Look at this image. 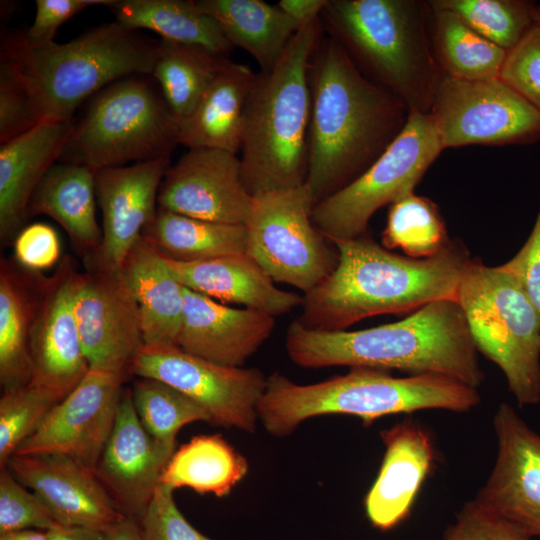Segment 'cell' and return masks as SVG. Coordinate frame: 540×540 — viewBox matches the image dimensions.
Instances as JSON below:
<instances>
[{
    "instance_id": "1",
    "label": "cell",
    "mask_w": 540,
    "mask_h": 540,
    "mask_svg": "<svg viewBox=\"0 0 540 540\" xmlns=\"http://www.w3.org/2000/svg\"><path fill=\"white\" fill-rule=\"evenodd\" d=\"M309 83L304 185L316 205L362 175L400 134L410 111L367 78L324 31L310 59Z\"/></svg>"
},
{
    "instance_id": "2",
    "label": "cell",
    "mask_w": 540,
    "mask_h": 540,
    "mask_svg": "<svg viewBox=\"0 0 540 540\" xmlns=\"http://www.w3.org/2000/svg\"><path fill=\"white\" fill-rule=\"evenodd\" d=\"M335 269L303 296L297 319L309 329L343 331L366 318L418 310L439 300H455L471 260L460 239L435 255L415 259L395 254L366 234L331 241Z\"/></svg>"
},
{
    "instance_id": "3",
    "label": "cell",
    "mask_w": 540,
    "mask_h": 540,
    "mask_svg": "<svg viewBox=\"0 0 540 540\" xmlns=\"http://www.w3.org/2000/svg\"><path fill=\"white\" fill-rule=\"evenodd\" d=\"M285 347L303 368L348 366L456 378L478 388L484 381L477 348L455 300H439L400 321L356 331H319L294 320Z\"/></svg>"
},
{
    "instance_id": "4",
    "label": "cell",
    "mask_w": 540,
    "mask_h": 540,
    "mask_svg": "<svg viewBox=\"0 0 540 540\" xmlns=\"http://www.w3.org/2000/svg\"><path fill=\"white\" fill-rule=\"evenodd\" d=\"M158 44L115 20L66 43H34L23 31L5 33L0 57L24 83L39 122L66 121L110 83L151 75Z\"/></svg>"
},
{
    "instance_id": "5",
    "label": "cell",
    "mask_w": 540,
    "mask_h": 540,
    "mask_svg": "<svg viewBox=\"0 0 540 540\" xmlns=\"http://www.w3.org/2000/svg\"><path fill=\"white\" fill-rule=\"evenodd\" d=\"M480 401L478 388L441 374L394 377L388 370L355 367L302 385L274 372L267 377L257 415L269 434L284 437L321 415L356 416L369 425L380 417L425 409L468 412Z\"/></svg>"
},
{
    "instance_id": "6",
    "label": "cell",
    "mask_w": 540,
    "mask_h": 540,
    "mask_svg": "<svg viewBox=\"0 0 540 540\" xmlns=\"http://www.w3.org/2000/svg\"><path fill=\"white\" fill-rule=\"evenodd\" d=\"M322 33L319 17L296 32L271 70L256 74L239 151L243 181L251 196L305 184L311 119L309 64Z\"/></svg>"
},
{
    "instance_id": "7",
    "label": "cell",
    "mask_w": 540,
    "mask_h": 540,
    "mask_svg": "<svg viewBox=\"0 0 540 540\" xmlns=\"http://www.w3.org/2000/svg\"><path fill=\"white\" fill-rule=\"evenodd\" d=\"M429 1L327 0L323 31L371 81L409 111L429 114L443 73L430 37Z\"/></svg>"
},
{
    "instance_id": "8",
    "label": "cell",
    "mask_w": 540,
    "mask_h": 540,
    "mask_svg": "<svg viewBox=\"0 0 540 540\" xmlns=\"http://www.w3.org/2000/svg\"><path fill=\"white\" fill-rule=\"evenodd\" d=\"M80 109L59 162L122 167L171 156L179 144V121L151 75L116 80Z\"/></svg>"
},
{
    "instance_id": "9",
    "label": "cell",
    "mask_w": 540,
    "mask_h": 540,
    "mask_svg": "<svg viewBox=\"0 0 540 540\" xmlns=\"http://www.w3.org/2000/svg\"><path fill=\"white\" fill-rule=\"evenodd\" d=\"M456 302L477 350L502 370L518 405L539 403L540 317L519 280L471 258Z\"/></svg>"
},
{
    "instance_id": "10",
    "label": "cell",
    "mask_w": 540,
    "mask_h": 540,
    "mask_svg": "<svg viewBox=\"0 0 540 540\" xmlns=\"http://www.w3.org/2000/svg\"><path fill=\"white\" fill-rule=\"evenodd\" d=\"M442 150L430 113L410 111L400 134L362 175L314 206L313 224L329 241L366 234L375 212L414 192Z\"/></svg>"
},
{
    "instance_id": "11",
    "label": "cell",
    "mask_w": 540,
    "mask_h": 540,
    "mask_svg": "<svg viewBox=\"0 0 540 540\" xmlns=\"http://www.w3.org/2000/svg\"><path fill=\"white\" fill-rule=\"evenodd\" d=\"M315 203L305 185L252 197L246 253L273 281L307 293L336 267L338 252L313 224Z\"/></svg>"
},
{
    "instance_id": "12",
    "label": "cell",
    "mask_w": 540,
    "mask_h": 540,
    "mask_svg": "<svg viewBox=\"0 0 540 540\" xmlns=\"http://www.w3.org/2000/svg\"><path fill=\"white\" fill-rule=\"evenodd\" d=\"M430 115L443 149L540 139V111L499 78L468 81L443 74Z\"/></svg>"
},
{
    "instance_id": "13",
    "label": "cell",
    "mask_w": 540,
    "mask_h": 540,
    "mask_svg": "<svg viewBox=\"0 0 540 540\" xmlns=\"http://www.w3.org/2000/svg\"><path fill=\"white\" fill-rule=\"evenodd\" d=\"M129 374L164 382L200 404L211 424L254 433L267 377L257 368L228 367L177 345L144 344Z\"/></svg>"
},
{
    "instance_id": "14",
    "label": "cell",
    "mask_w": 540,
    "mask_h": 540,
    "mask_svg": "<svg viewBox=\"0 0 540 540\" xmlns=\"http://www.w3.org/2000/svg\"><path fill=\"white\" fill-rule=\"evenodd\" d=\"M86 268L78 277L74 313L89 368L130 375L144 346L135 296L121 269Z\"/></svg>"
},
{
    "instance_id": "15",
    "label": "cell",
    "mask_w": 540,
    "mask_h": 540,
    "mask_svg": "<svg viewBox=\"0 0 540 540\" xmlns=\"http://www.w3.org/2000/svg\"><path fill=\"white\" fill-rule=\"evenodd\" d=\"M127 375L89 368L14 455L59 454L96 471L116 420Z\"/></svg>"
},
{
    "instance_id": "16",
    "label": "cell",
    "mask_w": 540,
    "mask_h": 540,
    "mask_svg": "<svg viewBox=\"0 0 540 540\" xmlns=\"http://www.w3.org/2000/svg\"><path fill=\"white\" fill-rule=\"evenodd\" d=\"M237 153L213 148L188 149L168 168L158 207L188 217L245 224L252 203Z\"/></svg>"
},
{
    "instance_id": "17",
    "label": "cell",
    "mask_w": 540,
    "mask_h": 540,
    "mask_svg": "<svg viewBox=\"0 0 540 540\" xmlns=\"http://www.w3.org/2000/svg\"><path fill=\"white\" fill-rule=\"evenodd\" d=\"M497 456L475 499L540 537V434L508 403L493 417Z\"/></svg>"
},
{
    "instance_id": "18",
    "label": "cell",
    "mask_w": 540,
    "mask_h": 540,
    "mask_svg": "<svg viewBox=\"0 0 540 540\" xmlns=\"http://www.w3.org/2000/svg\"><path fill=\"white\" fill-rule=\"evenodd\" d=\"M170 156L95 171L97 203L102 212V241L86 267L120 269L128 253L154 220L157 197Z\"/></svg>"
},
{
    "instance_id": "19",
    "label": "cell",
    "mask_w": 540,
    "mask_h": 540,
    "mask_svg": "<svg viewBox=\"0 0 540 540\" xmlns=\"http://www.w3.org/2000/svg\"><path fill=\"white\" fill-rule=\"evenodd\" d=\"M79 274L70 256L60 260L48 279L31 340L30 383L59 401L89 371L74 313Z\"/></svg>"
},
{
    "instance_id": "20",
    "label": "cell",
    "mask_w": 540,
    "mask_h": 540,
    "mask_svg": "<svg viewBox=\"0 0 540 540\" xmlns=\"http://www.w3.org/2000/svg\"><path fill=\"white\" fill-rule=\"evenodd\" d=\"M5 467L42 499L63 526L106 532L126 517L96 471L71 457L13 455Z\"/></svg>"
},
{
    "instance_id": "21",
    "label": "cell",
    "mask_w": 540,
    "mask_h": 540,
    "mask_svg": "<svg viewBox=\"0 0 540 540\" xmlns=\"http://www.w3.org/2000/svg\"><path fill=\"white\" fill-rule=\"evenodd\" d=\"M175 450L146 431L125 387L96 473L126 517L141 519Z\"/></svg>"
},
{
    "instance_id": "22",
    "label": "cell",
    "mask_w": 540,
    "mask_h": 540,
    "mask_svg": "<svg viewBox=\"0 0 540 540\" xmlns=\"http://www.w3.org/2000/svg\"><path fill=\"white\" fill-rule=\"evenodd\" d=\"M380 436L385 453L364 506L372 526L388 531L409 515L436 453L430 432L412 418L381 430Z\"/></svg>"
},
{
    "instance_id": "23",
    "label": "cell",
    "mask_w": 540,
    "mask_h": 540,
    "mask_svg": "<svg viewBox=\"0 0 540 540\" xmlns=\"http://www.w3.org/2000/svg\"><path fill=\"white\" fill-rule=\"evenodd\" d=\"M274 326L275 317L270 314L232 308L184 287L183 319L176 345L202 359L242 367L270 337Z\"/></svg>"
},
{
    "instance_id": "24",
    "label": "cell",
    "mask_w": 540,
    "mask_h": 540,
    "mask_svg": "<svg viewBox=\"0 0 540 540\" xmlns=\"http://www.w3.org/2000/svg\"><path fill=\"white\" fill-rule=\"evenodd\" d=\"M72 120H45L0 146V239L12 243L27 220L30 198L58 161Z\"/></svg>"
},
{
    "instance_id": "25",
    "label": "cell",
    "mask_w": 540,
    "mask_h": 540,
    "mask_svg": "<svg viewBox=\"0 0 540 540\" xmlns=\"http://www.w3.org/2000/svg\"><path fill=\"white\" fill-rule=\"evenodd\" d=\"M162 256L182 286L214 300L244 305L274 317L302 305L303 296L277 288L247 253L195 262Z\"/></svg>"
},
{
    "instance_id": "26",
    "label": "cell",
    "mask_w": 540,
    "mask_h": 540,
    "mask_svg": "<svg viewBox=\"0 0 540 540\" xmlns=\"http://www.w3.org/2000/svg\"><path fill=\"white\" fill-rule=\"evenodd\" d=\"M49 277L0 262V384L3 390L30 383L31 340Z\"/></svg>"
},
{
    "instance_id": "27",
    "label": "cell",
    "mask_w": 540,
    "mask_h": 540,
    "mask_svg": "<svg viewBox=\"0 0 540 540\" xmlns=\"http://www.w3.org/2000/svg\"><path fill=\"white\" fill-rule=\"evenodd\" d=\"M95 171L57 161L34 190L26 212L27 219L46 215L61 225L84 261L97 253L102 241L96 218Z\"/></svg>"
},
{
    "instance_id": "28",
    "label": "cell",
    "mask_w": 540,
    "mask_h": 540,
    "mask_svg": "<svg viewBox=\"0 0 540 540\" xmlns=\"http://www.w3.org/2000/svg\"><path fill=\"white\" fill-rule=\"evenodd\" d=\"M256 74L249 66L228 60L194 111L179 122V144L239 154L245 108Z\"/></svg>"
},
{
    "instance_id": "29",
    "label": "cell",
    "mask_w": 540,
    "mask_h": 540,
    "mask_svg": "<svg viewBox=\"0 0 540 540\" xmlns=\"http://www.w3.org/2000/svg\"><path fill=\"white\" fill-rule=\"evenodd\" d=\"M121 271L138 304L144 344L176 345L184 311V287L161 253L143 236Z\"/></svg>"
},
{
    "instance_id": "30",
    "label": "cell",
    "mask_w": 540,
    "mask_h": 540,
    "mask_svg": "<svg viewBox=\"0 0 540 540\" xmlns=\"http://www.w3.org/2000/svg\"><path fill=\"white\" fill-rule=\"evenodd\" d=\"M232 47L249 53L261 71L273 68L299 26L278 5L262 0H199Z\"/></svg>"
},
{
    "instance_id": "31",
    "label": "cell",
    "mask_w": 540,
    "mask_h": 540,
    "mask_svg": "<svg viewBox=\"0 0 540 540\" xmlns=\"http://www.w3.org/2000/svg\"><path fill=\"white\" fill-rule=\"evenodd\" d=\"M108 7L115 20L130 29H148L161 39L203 47L225 57L233 49L216 20L197 1L113 0Z\"/></svg>"
},
{
    "instance_id": "32",
    "label": "cell",
    "mask_w": 540,
    "mask_h": 540,
    "mask_svg": "<svg viewBox=\"0 0 540 540\" xmlns=\"http://www.w3.org/2000/svg\"><path fill=\"white\" fill-rule=\"evenodd\" d=\"M246 458L222 435H198L175 450L160 485L189 488L200 494L228 496L247 474Z\"/></svg>"
},
{
    "instance_id": "33",
    "label": "cell",
    "mask_w": 540,
    "mask_h": 540,
    "mask_svg": "<svg viewBox=\"0 0 540 540\" xmlns=\"http://www.w3.org/2000/svg\"><path fill=\"white\" fill-rule=\"evenodd\" d=\"M142 236L165 257L182 262L246 253L244 224L192 218L160 207Z\"/></svg>"
},
{
    "instance_id": "34",
    "label": "cell",
    "mask_w": 540,
    "mask_h": 540,
    "mask_svg": "<svg viewBox=\"0 0 540 540\" xmlns=\"http://www.w3.org/2000/svg\"><path fill=\"white\" fill-rule=\"evenodd\" d=\"M430 37L442 73L478 81L497 79L507 51L490 42L455 13L430 1Z\"/></svg>"
},
{
    "instance_id": "35",
    "label": "cell",
    "mask_w": 540,
    "mask_h": 540,
    "mask_svg": "<svg viewBox=\"0 0 540 540\" xmlns=\"http://www.w3.org/2000/svg\"><path fill=\"white\" fill-rule=\"evenodd\" d=\"M228 60L203 47L159 39L151 76L179 122L194 111Z\"/></svg>"
},
{
    "instance_id": "36",
    "label": "cell",
    "mask_w": 540,
    "mask_h": 540,
    "mask_svg": "<svg viewBox=\"0 0 540 540\" xmlns=\"http://www.w3.org/2000/svg\"><path fill=\"white\" fill-rule=\"evenodd\" d=\"M449 240L439 207L429 198L412 192L391 204L382 233L386 249L399 248L410 258L422 259L438 253Z\"/></svg>"
},
{
    "instance_id": "37",
    "label": "cell",
    "mask_w": 540,
    "mask_h": 540,
    "mask_svg": "<svg viewBox=\"0 0 540 540\" xmlns=\"http://www.w3.org/2000/svg\"><path fill=\"white\" fill-rule=\"evenodd\" d=\"M137 416L155 439L176 445V435L196 421L211 424L209 413L196 401L159 380L138 378L131 388Z\"/></svg>"
},
{
    "instance_id": "38",
    "label": "cell",
    "mask_w": 540,
    "mask_h": 540,
    "mask_svg": "<svg viewBox=\"0 0 540 540\" xmlns=\"http://www.w3.org/2000/svg\"><path fill=\"white\" fill-rule=\"evenodd\" d=\"M478 34L508 51L535 25L536 4L520 0H433Z\"/></svg>"
},
{
    "instance_id": "39",
    "label": "cell",
    "mask_w": 540,
    "mask_h": 540,
    "mask_svg": "<svg viewBox=\"0 0 540 540\" xmlns=\"http://www.w3.org/2000/svg\"><path fill=\"white\" fill-rule=\"evenodd\" d=\"M58 402L51 393L31 383L3 390L0 398L1 468Z\"/></svg>"
},
{
    "instance_id": "40",
    "label": "cell",
    "mask_w": 540,
    "mask_h": 540,
    "mask_svg": "<svg viewBox=\"0 0 540 540\" xmlns=\"http://www.w3.org/2000/svg\"><path fill=\"white\" fill-rule=\"evenodd\" d=\"M7 467L0 472V534L37 529L50 531L61 525L48 506L29 492Z\"/></svg>"
},
{
    "instance_id": "41",
    "label": "cell",
    "mask_w": 540,
    "mask_h": 540,
    "mask_svg": "<svg viewBox=\"0 0 540 540\" xmlns=\"http://www.w3.org/2000/svg\"><path fill=\"white\" fill-rule=\"evenodd\" d=\"M498 78L540 111V28L536 24L507 51Z\"/></svg>"
},
{
    "instance_id": "42",
    "label": "cell",
    "mask_w": 540,
    "mask_h": 540,
    "mask_svg": "<svg viewBox=\"0 0 540 540\" xmlns=\"http://www.w3.org/2000/svg\"><path fill=\"white\" fill-rule=\"evenodd\" d=\"M521 527L491 511L475 498L466 502L441 540H533Z\"/></svg>"
},
{
    "instance_id": "43",
    "label": "cell",
    "mask_w": 540,
    "mask_h": 540,
    "mask_svg": "<svg viewBox=\"0 0 540 540\" xmlns=\"http://www.w3.org/2000/svg\"><path fill=\"white\" fill-rule=\"evenodd\" d=\"M40 123L30 95L11 64L0 57V142H7Z\"/></svg>"
},
{
    "instance_id": "44",
    "label": "cell",
    "mask_w": 540,
    "mask_h": 540,
    "mask_svg": "<svg viewBox=\"0 0 540 540\" xmlns=\"http://www.w3.org/2000/svg\"><path fill=\"white\" fill-rule=\"evenodd\" d=\"M173 489L159 485L139 520L144 540H214L192 526L178 509Z\"/></svg>"
},
{
    "instance_id": "45",
    "label": "cell",
    "mask_w": 540,
    "mask_h": 540,
    "mask_svg": "<svg viewBox=\"0 0 540 540\" xmlns=\"http://www.w3.org/2000/svg\"><path fill=\"white\" fill-rule=\"evenodd\" d=\"M13 259L26 270L42 273L55 266L61 256L57 232L46 223L22 228L12 242Z\"/></svg>"
},
{
    "instance_id": "46",
    "label": "cell",
    "mask_w": 540,
    "mask_h": 540,
    "mask_svg": "<svg viewBox=\"0 0 540 540\" xmlns=\"http://www.w3.org/2000/svg\"><path fill=\"white\" fill-rule=\"evenodd\" d=\"M113 0H36L33 23L23 31L34 43L54 41L58 28L81 11L97 5L109 6Z\"/></svg>"
},
{
    "instance_id": "47",
    "label": "cell",
    "mask_w": 540,
    "mask_h": 540,
    "mask_svg": "<svg viewBox=\"0 0 540 540\" xmlns=\"http://www.w3.org/2000/svg\"><path fill=\"white\" fill-rule=\"evenodd\" d=\"M500 266L519 280L540 317V210L523 246Z\"/></svg>"
},
{
    "instance_id": "48",
    "label": "cell",
    "mask_w": 540,
    "mask_h": 540,
    "mask_svg": "<svg viewBox=\"0 0 540 540\" xmlns=\"http://www.w3.org/2000/svg\"><path fill=\"white\" fill-rule=\"evenodd\" d=\"M326 3L327 0H281L277 5L301 29L320 17Z\"/></svg>"
},
{
    "instance_id": "49",
    "label": "cell",
    "mask_w": 540,
    "mask_h": 540,
    "mask_svg": "<svg viewBox=\"0 0 540 540\" xmlns=\"http://www.w3.org/2000/svg\"><path fill=\"white\" fill-rule=\"evenodd\" d=\"M48 535L49 540H109L105 531L73 526H59Z\"/></svg>"
},
{
    "instance_id": "50",
    "label": "cell",
    "mask_w": 540,
    "mask_h": 540,
    "mask_svg": "<svg viewBox=\"0 0 540 540\" xmlns=\"http://www.w3.org/2000/svg\"><path fill=\"white\" fill-rule=\"evenodd\" d=\"M109 540H144L138 520L124 517L106 531Z\"/></svg>"
},
{
    "instance_id": "51",
    "label": "cell",
    "mask_w": 540,
    "mask_h": 540,
    "mask_svg": "<svg viewBox=\"0 0 540 540\" xmlns=\"http://www.w3.org/2000/svg\"><path fill=\"white\" fill-rule=\"evenodd\" d=\"M0 540H49L48 531L29 529L0 534Z\"/></svg>"
},
{
    "instance_id": "52",
    "label": "cell",
    "mask_w": 540,
    "mask_h": 540,
    "mask_svg": "<svg viewBox=\"0 0 540 540\" xmlns=\"http://www.w3.org/2000/svg\"><path fill=\"white\" fill-rule=\"evenodd\" d=\"M535 24L540 28V4L535 8Z\"/></svg>"
}]
</instances>
